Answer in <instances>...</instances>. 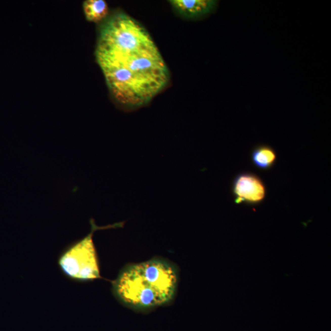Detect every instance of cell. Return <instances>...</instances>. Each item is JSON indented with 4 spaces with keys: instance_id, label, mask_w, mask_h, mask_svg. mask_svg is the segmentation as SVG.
<instances>
[{
    "instance_id": "cell-2",
    "label": "cell",
    "mask_w": 331,
    "mask_h": 331,
    "mask_svg": "<svg viewBox=\"0 0 331 331\" xmlns=\"http://www.w3.org/2000/svg\"><path fill=\"white\" fill-rule=\"evenodd\" d=\"M166 20L175 42L197 45L214 37L217 15L209 0H172L166 7Z\"/></svg>"
},
{
    "instance_id": "cell-1",
    "label": "cell",
    "mask_w": 331,
    "mask_h": 331,
    "mask_svg": "<svg viewBox=\"0 0 331 331\" xmlns=\"http://www.w3.org/2000/svg\"><path fill=\"white\" fill-rule=\"evenodd\" d=\"M191 114L224 197L248 217L293 211L331 174V124L314 92L290 54L248 25L206 42Z\"/></svg>"
}]
</instances>
